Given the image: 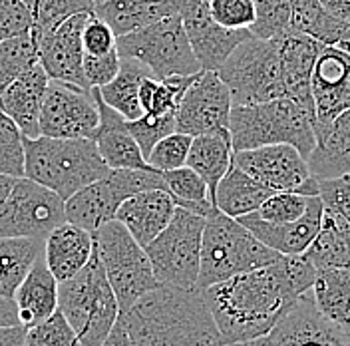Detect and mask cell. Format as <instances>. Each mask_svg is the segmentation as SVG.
I'll return each instance as SVG.
<instances>
[{"label":"cell","instance_id":"cell-3","mask_svg":"<svg viewBox=\"0 0 350 346\" xmlns=\"http://www.w3.org/2000/svg\"><path fill=\"white\" fill-rule=\"evenodd\" d=\"M24 175L64 201L109 172L96 139L90 137H24Z\"/></svg>","mask_w":350,"mask_h":346},{"label":"cell","instance_id":"cell-29","mask_svg":"<svg viewBox=\"0 0 350 346\" xmlns=\"http://www.w3.org/2000/svg\"><path fill=\"white\" fill-rule=\"evenodd\" d=\"M305 257L317 271L350 269V221L330 209H325L323 223Z\"/></svg>","mask_w":350,"mask_h":346},{"label":"cell","instance_id":"cell-38","mask_svg":"<svg viewBox=\"0 0 350 346\" xmlns=\"http://www.w3.org/2000/svg\"><path fill=\"white\" fill-rule=\"evenodd\" d=\"M38 60H40L38 46L30 32L2 40L0 42V94Z\"/></svg>","mask_w":350,"mask_h":346},{"label":"cell","instance_id":"cell-33","mask_svg":"<svg viewBox=\"0 0 350 346\" xmlns=\"http://www.w3.org/2000/svg\"><path fill=\"white\" fill-rule=\"evenodd\" d=\"M44 255V239L0 237V297L12 299L32 265Z\"/></svg>","mask_w":350,"mask_h":346},{"label":"cell","instance_id":"cell-44","mask_svg":"<svg viewBox=\"0 0 350 346\" xmlns=\"http://www.w3.org/2000/svg\"><path fill=\"white\" fill-rule=\"evenodd\" d=\"M213 21L231 30H249L257 21L255 0H209Z\"/></svg>","mask_w":350,"mask_h":346},{"label":"cell","instance_id":"cell-34","mask_svg":"<svg viewBox=\"0 0 350 346\" xmlns=\"http://www.w3.org/2000/svg\"><path fill=\"white\" fill-rule=\"evenodd\" d=\"M146 76H152V72L137 60L122 58V66L118 76L100 88L102 100L109 108L116 109L124 120H137L144 116L142 102H139V88Z\"/></svg>","mask_w":350,"mask_h":346},{"label":"cell","instance_id":"cell-43","mask_svg":"<svg viewBox=\"0 0 350 346\" xmlns=\"http://www.w3.org/2000/svg\"><path fill=\"white\" fill-rule=\"evenodd\" d=\"M312 195H303L297 191H277L262 201V205L255 211L267 223H293L305 215Z\"/></svg>","mask_w":350,"mask_h":346},{"label":"cell","instance_id":"cell-1","mask_svg":"<svg viewBox=\"0 0 350 346\" xmlns=\"http://www.w3.org/2000/svg\"><path fill=\"white\" fill-rule=\"evenodd\" d=\"M317 267L305 255L277 261L203 289L225 345L269 336L317 279Z\"/></svg>","mask_w":350,"mask_h":346},{"label":"cell","instance_id":"cell-35","mask_svg":"<svg viewBox=\"0 0 350 346\" xmlns=\"http://www.w3.org/2000/svg\"><path fill=\"white\" fill-rule=\"evenodd\" d=\"M349 22L330 14L321 0H295L288 32H301L325 46H336Z\"/></svg>","mask_w":350,"mask_h":346},{"label":"cell","instance_id":"cell-57","mask_svg":"<svg viewBox=\"0 0 350 346\" xmlns=\"http://www.w3.org/2000/svg\"><path fill=\"white\" fill-rule=\"evenodd\" d=\"M102 2H106V0H94V4H96V8H98V6H100Z\"/></svg>","mask_w":350,"mask_h":346},{"label":"cell","instance_id":"cell-19","mask_svg":"<svg viewBox=\"0 0 350 346\" xmlns=\"http://www.w3.org/2000/svg\"><path fill=\"white\" fill-rule=\"evenodd\" d=\"M273 346H350V336L317 310L310 291L269 332Z\"/></svg>","mask_w":350,"mask_h":346},{"label":"cell","instance_id":"cell-9","mask_svg":"<svg viewBox=\"0 0 350 346\" xmlns=\"http://www.w3.org/2000/svg\"><path fill=\"white\" fill-rule=\"evenodd\" d=\"M118 52L122 58L142 62L159 80L172 76H196L203 72L187 38L181 14L165 16L120 36Z\"/></svg>","mask_w":350,"mask_h":346},{"label":"cell","instance_id":"cell-13","mask_svg":"<svg viewBox=\"0 0 350 346\" xmlns=\"http://www.w3.org/2000/svg\"><path fill=\"white\" fill-rule=\"evenodd\" d=\"M233 165L269 189L319 195V179L310 173L303 153L291 144H273L253 150L233 152Z\"/></svg>","mask_w":350,"mask_h":346},{"label":"cell","instance_id":"cell-49","mask_svg":"<svg viewBox=\"0 0 350 346\" xmlns=\"http://www.w3.org/2000/svg\"><path fill=\"white\" fill-rule=\"evenodd\" d=\"M120 66H122V56L118 50H111L108 54H100V56L84 54V74H86L88 86H106L118 76Z\"/></svg>","mask_w":350,"mask_h":346},{"label":"cell","instance_id":"cell-45","mask_svg":"<svg viewBox=\"0 0 350 346\" xmlns=\"http://www.w3.org/2000/svg\"><path fill=\"white\" fill-rule=\"evenodd\" d=\"M131 135L137 139L142 152L148 159V153L152 152V148L163 139L165 135L177 131V114L170 116H161V118H152V116H142L137 120H126Z\"/></svg>","mask_w":350,"mask_h":346},{"label":"cell","instance_id":"cell-21","mask_svg":"<svg viewBox=\"0 0 350 346\" xmlns=\"http://www.w3.org/2000/svg\"><path fill=\"white\" fill-rule=\"evenodd\" d=\"M48 84L50 76L46 74L44 66L38 60L0 94V109L8 118H12V122L21 128L24 137L36 139L42 135L40 111Z\"/></svg>","mask_w":350,"mask_h":346},{"label":"cell","instance_id":"cell-26","mask_svg":"<svg viewBox=\"0 0 350 346\" xmlns=\"http://www.w3.org/2000/svg\"><path fill=\"white\" fill-rule=\"evenodd\" d=\"M58 284L60 282L48 269L42 255L32 265L14 295L18 323L22 326L30 328L38 325L58 310Z\"/></svg>","mask_w":350,"mask_h":346},{"label":"cell","instance_id":"cell-36","mask_svg":"<svg viewBox=\"0 0 350 346\" xmlns=\"http://www.w3.org/2000/svg\"><path fill=\"white\" fill-rule=\"evenodd\" d=\"M163 179H165V187L174 197L177 207L189 209V211L203 217H207L215 209V203L211 199L205 179L197 172H193L189 165L177 168L172 172H163Z\"/></svg>","mask_w":350,"mask_h":346},{"label":"cell","instance_id":"cell-28","mask_svg":"<svg viewBox=\"0 0 350 346\" xmlns=\"http://www.w3.org/2000/svg\"><path fill=\"white\" fill-rule=\"evenodd\" d=\"M183 0H106L94 14L108 22L113 34L126 36L165 16L181 14Z\"/></svg>","mask_w":350,"mask_h":346},{"label":"cell","instance_id":"cell-22","mask_svg":"<svg viewBox=\"0 0 350 346\" xmlns=\"http://www.w3.org/2000/svg\"><path fill=\"white\" fill-rule=\"evenodd\" d=\"M325 44L301 34L286 32L281 36V62H283L284 98H291L314 114L312 100V72L317 58ZM317 118V114H314Z\"/></svg>","mask_w":350,"mask_h":346},{"label":"cell","instance_id":"cell-32","mask_svg":"<svg viewBox=\"0 0 350 346\" xmlns=\"http://www.w3.org/2000/svg\"><path fill=\"white\" fill-rule=\"evenodd\" d=\"M275 194L261 181L251 177L239 168L231 165L227 175L219 181L213 203L219 211L229 217H241L257 211L267 197Z\"/></svg>","mask_w":350,"mask_h":346},{"label":"cell","instance_id":"cell-7","mask_svg":"<svg viewBox=\"0 0 350 346\" xmlns=\"http://www.w3.org/2000/svg\"><path fill=\"white\" fill-rule=\"evenodd\" d=\"M217 74L229 86L233 106L284 98L281 36H251L231 52V56L219 68Z\"/></svg>","mask_w":350,"mask_h":346},{"label":"cell","instance_id":"cell-17","mask_svg":"<svg viewBox=\"0 0 350 346\" xmlns=\"http://www.w3.org/2000/svg\"><path fill=\"white\" fill-rule=\"evenodd\" d=\"M92 12H80L62 22L54 32L38 40V58L50 80L70 82L76 86H88L84 74V44L82 34L88 16Z\"/></svg>","mask_w":350,"mask_h":346},{"label":"cell","instance_id":"cell-56","mask_svg":"<svg viewBox=\"0 0 350 346\" xmlns=\"http://www.w3.org/2000/svg\"><path fill=\"white\" fill-rule=\"evenodd\" d=\"M338 48H342V50H347L350 54V22L349 26H347V30H345V34H342V38L338 40V44H336Z\"/></svg>","mask_w":350,"mask_h":346},{"label":"cell","instance_id":"cell-51","mask_svg":"<svg viewBox=\"0 0 350 346\" xmlns=\"http://www.w3.org/2000/svg\"><path fill=\"white\" fill-rule=\"evenodd\" d=\"M18 323V310L12 299L0 297V326H16Z\"/></svg>","mask_w":350,"mask_h":346},{"label":"cell","instance_id":"cell-5","mask_svg":"<svg viewBox=\"0 0 350 346\" xmlns=\"http://www.w3.org/2000/svg\"><path fill=\"white\" fill-rule=\"evenodd\" d=\"M279 257L281 253L267 247L239 219L225 215L215 207L205 217L197 289L203 291L215 282L265 267Z\"/></svg>","mask_w":350,"mask_h":346},{"label":"cell","instance_id":"cell-6","mask_svg":"<svg viewBox=\"0 0 350 346\" xmlns=\"http://www.w3.org/2000/svg\"><path fill=\"white\" fill-rule=\"evenodd\" d=\"M58 308L76 330L82 346H102L120 319V304L98 249L72 279L58 284Z\"/></svg>","mask_w":350,"mask_h":346},{"label":"cell","instance_id":"cell-18","mask_svg":"<svg viewBox=\"0 0 350 346\" xmlns=\"http://www.w3.org/2000/svg\"><path fill=\"white\" fill-rule=\"evenodd\" d=\"M314 131L350 108V54L338 46H325L312 72Z\"/></svg>","mask_w":350,"mask_h":346},{"label":"cell","instance_id":"cell-8","mask_svg":"<svg viewBox=\"0 0 350 346\" xmlns=\"http://www.w3.org/2000/svg\"><path fill=\"white\" fill-rule=\"evenodd\" d=\"M94 237L122 315L144 295L157 289L159 281L155 279L146 247H142L118 219L104 223Z\"/></svg>","mask_w":350,"mask_h":346},{"label":"cell","instance_id":"cell-46","mask_svg":"<svg viewBox=\"0 0 350 346\" xmlns=\"http://www.w3.org/2000/svg\"><path fill=\"white\" fill-rule=\"evenodd\" d=\"M32 28V14L24 0H0V42Z\"/></svg>","mask_w":350,"mask_h":346},{"label":"cell","instance_id":"cell-25","mask_svg":"<svg viewBox=\"0 0 350 346\" xmlns=\"http://www.w3.org/2000/svg\"><path fill=\"white\" fill-rule=\"evenodd\" d=\"M96 237L84 227L64 221L44 239V261L58 282L78 275L92 259Z\"/></svg>","mask_w":350,"mask_h":346},{"label":"cell","instance_id":"cell-31","mask_svg":"<svg viewBox=\"0 0 350 346\" xmlns=\"http://www.w3.org/2000/svg\"><path fill=\"white\" fill-rule=\"evenodd\" d=\"M187 165L197 172L207 183L211 199L215 197L219 181L227 175L233 165V144L229 131H217V133H203L196 135Z\"/></svg>","mask_w":350,"mask_h":346},{"label":"cell","instance_id":"cell-50","mask_svg":"<svg viewBox=\"0 0 350 346\" xmlns=\"http://www.w3.org/2000/svg\"><path fill=\"white\" fill-rule=\"evenodd\" d=\"M26 326H0V346H24Z\"/></svg>","mask_w":350,"mask_h":346},{"label":"cell","instance_id":"cell-15","mask_svg":"<svg viewBox=\"0 0 350 346\" xmlns=\"http://www.w3.org/2000/svg\"><path fill=\"white\" fill-rule=\"evenodd\" d=\"M233 98L217 72H199L181 98L177 109V131L189 135L229 131Z\"/></svg>","mask_w":350,"mask_h":346},{"label":"cell","instance_id":"cell-40","mask_svg":"<svg viewBox=\"0 0 350 346\" xmlns=\"http://www.w3.org/2000/svg\"><path fill=\"white\" fill-rule=\"evenodd\" d=\"M26 148L21 128L0 109V173L24 177Z\"/></svg>","mask_w":350,"mask_h":346},{"label":"cell","instance_id":"cell-37","mask_svg":"<svg viewBox=\"0 0 350 346\" xmlns=\"http://www.w3.org/2000/svg\"><path fill=\"white\" fill-rule=\"evenodd\" d=\"M32 14L30 34L34 40H42L50 32H54L62 22L80 12H94V0H24Z\"/></svg>","mask_w":350,"mask_h":346},{"label":"cell","instance_id":"cell-20","mask_svg":"<svg viewBox=\"0 0 350 346\" xmlns=\"http://www.w3.org/2000/svg\"><path fill=\"white\" fill-rule=\"evenodd\" d=\"M323 213H325L323 199L319 195H312L305 215L293 223H281V225L267 223L255 211L237 219L273 251L281 255H305V251L310 247V243L314 241L321 229Z\"/></svg>","mask_w":350,"mask_h":346},{"label":"cell","instance_id":"cell-42","mask_svg":"<svg viewBox=\"0 0 350 346\" xmlns=\"http://www.w3.org/2000/svg\"><path fill=\"white\" fill-rule=\"evenodd\" d=\"M191 144H193V135L174 131L153 146L152 152L148 153V163L161 173L183 168L187 165Z\"/></svg>","mask_w":350,"mask_h":346},{"label":"cell","instance_id":"cell-11","mask_svg":"<svg viewBox=\"0 0 350 346\" xmlns=\"http://www.w3.org/2000/svg\"><path fill=\"white\" fill-rule=\"evenodd\" d=\"M165 189L163 173L157 170H109L66 201V221L96 233L104 223L116 219L120 205L139 191Z\"/></svg>","mask_w":350,"mask_h":346},{"label":"cell","instance_id":"cell-10","mask_svg":"<svg viewBox=\"0 0 350 346\" xmlns=\"http://www.w3.org/2000/svg\"><path fill=\"white\" fill-rule=\"evenodd\" d=\"M205 217L177 207L170 225L146 245L159 284L197 289L201 269V241Z\"/></svg>","mask_w":350,"mask_h":346},{"label":"cell","instance_id":"cell-16","mask_svg":"<svg viewBox=\"0 0 350 346\" xmlns=\"http://www.w3.org/2000/svg\"><path fill=\"white\" fill-rule=\"evenodd\" d=\"M181 18L201 70L217 72L241 42L249 40L251 30H231L213 21L205 0H183Z\"/></svg>","mask_w":350,"mask_h":346},{"label":"cell","instance_id":"cell-47","mask_svg":"<svg viewBox=\"0 0 350 346\" xmlns=\"http://www.w3.org/2000/svg\"><path fill=\"white\" fill-rule=\"evenodd\" d=\"M82 44H84V54L100 56V54H108L111 50H118V36L113 34L108 22H104L98 14L92 12L84 26Z\"/></svg>","mask_w":350,"mask_h":346},{"label":"cell","instance_id":"cell-23","mask_svg":"<svg viewBox=\"0 0 350 346\" xmlns=\"http://www.w3.org/2000/svg\"><path fill=\"white\" fill-rule=\"evenodd\" d=\"M175 209L177 205L170 191L148 189L128 197L120 205L116 219L126 225V229L142 247H146L170 225Z\"/></svg>","mask_w":350,"mask_h":346},{"label":"cell","instance_id":"cell-12","mask_svg":"<svg viewBox=\"0 0 350 346\" xmlns=\"http://www.w3.org/2000/svg\"><path fill=\"white\" fill-rule=\"evenodd\" d=\"M64 221V199L26 175L0 203V237L46 239Z\"/></svg>","mask_w":350,"mask_h":346},{"label":"cell","instance_id":"cell-41","mask_svg":"<svg viewBox=\"0 0 350 346\" xmlns=\"http://www.w3.org/2000/svg\"><path fill=\"white\" fill-rule=\"evenodd\" d=\"M24 346H82L76 330L58 308L52 317L26 328Z\"/></svg>","mask_w":350,"mask_h":346},{"label":"cell","instance_id":"cell-53","mask_svg":"<svg viewBox=\"0 0 350 346\" xmlns=\"http://www.w3.org/2000/svg\"><path fill=\"white\" fill-rule=\"evenodd\" d=\"M323 6L336 18L350 21V0H321Z\"/></svg>","mask_w":350,"mask_h":346},{"label":"cell","instance_id":"cell-55","mask_svg":"<svg viewBox=\"0 0 350 346\" xmlns=\"http://www.w3.org/2000/svg\"><path fill=\"white\" fill-rule=\"evenodd\" d=\"M225 346H273L269 336H259V338H249V341H239V343H229Z\"/></svg>","mask_w":350,"mask_h":346},{"label":"cell","instance_id":"cell-24","mask_svg":"<svg viewBox=\"0 0 350 346\" xmlns=\"http://www.w3.org/2000/svg\"><path fill=\"white\" fill-rule=\"evenodd\" d=\"M94 92L100 108V128L94 139L109 170H153L142 152L137 139L131 135L126 120L102 100L100 88H94Z\"/></svg>","mask_w":350,"mask_h":346},{"label":"cell","instance_id":"cell-2","mask_svg":"<svg viewBox=\"0 0 350 346\" xmlns=\"http://www.w3.org/2000/svg\"><path fill=\"white\" fill-rule=\"evenodd\" d=\"M120 321L133 346H225L201 289L159 284Z\"/></svg>","mask_w":350,"mask_h":346},{"label":"cell","instance_id":"cell-39","mask_svg":"<svg viewBox=\"0 0 350 346\" xmlns=\"http://www.w3.org/2000/svg\"><path fill=\"white\" fill-rule=\"evenodd\" d=\"M295 0H255L257 21L249 28L255 38H277L291 30Z\"/></svg>","mask_w":350,"mask_h":346},{"label":"cell","instance_id":"cell-48","mask_svg":"<svg viewBox=\"0 0 350 346\" xmlns=\"http://www.w3.org/2000/svg\"><path fill=\"white\" fill-rule=\"evenodd\" d=\"M319 197L323 199L325 209H330L350 221V172L338 177L319 181Z\"/></svg>","mask_w":350,"mask_h":346},{"label":"cell","instance_id":"cell-54","mask_svg":"<svg viewBox=\"0 0 350 346\" xmlns=\"http://www.w3.org/2000/svg\"><path fill=\"white\" fill-rule=\"evenodd\" d=\"M16 179H18V177H12V175H4V173H0V203H4V199L10 195L12 187H14V183H16Z\"/></svg>","mask_w":350,"mask_h":346},{"label":"cell","instance_id":"cell-14","mask_svg":"<svg viewBox=\"0 0 350 346\" xmlns=\"http://www.w3.org/2000/svg\"><path fill=\"white\" fill-rule=\"evenodd\" d=\"M100 108L94 88L50 80L40 111V133L48 137H96Z\"/></svg>","mask_w":350,"mask_h":346},{"label":"cell","instance_id":"cell-52","mask_svg":"<svg viewBox=\"0 0 350 346\" xmlns=\"http://www.w3.org/2000/svg\"><path fill=\"white\" fill-rule=\"evenodd\" d=\"M102 346H133L130 334H128L126 326L122 325V321H120V319H118V323H116L113 328H111V332L108 334V338L102 343Z\"/></svg>","mask_w":350,"mask_h":346},{"label":"cell","instance_id":"cell-27","mask_svg":"<svg viewBox=\"0 0 350 346\" xmlns=\"http://www.w3.org/2000/svg\"><path fill=\"white\" fill-rule=\"evenodd\" d=\"M306 161L319 181L350 172V108L317 130V146Z\"/></svg>","mask_w":350,"mask_h":346},{"label":"cell","instance_id":"cell-30","mask_svg":"<svg viewBox=\"0 0 350 346\" xmlns=\"http://www.w3.org/2000/svg\"><path fill=\"white\" fill-rule=\"evenodd\" d=\"M317 310L350 336V269H323L310 289Z\"/></svg>","mask_w":350,"mask_h":346},{"label":"cell","instance_id":"cell-4","mask_svg":"<svg viewBox=\"0 0 350 346\" xmlns=\"http://www.w3.org/2000/svg\"><path fill=\"white\" fill-rule=\"evenodd\" d=\"M314 124V114L291 98L233 106L229 120L233 152L291 144L308 159L317 146Z\"/></svg>","mask_w":350,"mask_h":346},{"label":"cell","instance_id":"cell-58","mask_svg":"<svg viewBox=\"0 0 350 346\" xmlns=\"http://www.w3.org/2000/svg\"><path fill=\"white\" fill-rule=\"evenodd\" d=\"M205 2H209V0H205Z\"/></svg>","mask_w":350,"mask_h":346}]
</instances>
